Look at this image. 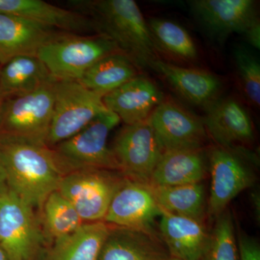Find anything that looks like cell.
Here are the masks:
<instances>
[{
  "mask_svg": "<svg viewBox=\"0 0 260 260\" xmlns=\"http://www.w3.org/2000/svg\"><path fill=\"white\" fill-rule=\"evenodd\" d=\"M252 200L254 202V210H255L256 218L259 219V195L258 193L252 194Z\"/></svg>",
  "mask_w": 260,
  "mask_h": 260,
  "instance_id": "obj_33",
  "label": "cell"
},
{
  "mask_svg": "<svg viewBox=\"0 0 260 260\" xmlns=\"http://www.w3.org/2000/svg\"><path fill=\"white\" fill-rule=\"evenodd\" d=\"M3 95H2L1 93H0V103H1L2 100H3Z\"/></svg>",
  "mask_w": 260,
  "mask_h": 260,
  "instance_id": "obj_35",
  "label": "cell"
},
{
  "mask_svg": "<svg viewBox=\"0 0 260 260\" xmlns=\"http://www.w3.org/2000/svg\"><path fill=\"white\" fill-rule=\"evenodd\" d=\"M169 260H179V259H175V258L171 257L170 259H169Z\"/></svg>",
  "mask_w": 260,
  "mask_h": 260,
  "instance_id": "obj_36",
  "label": "cell"
},
{
  "mask_svg": "<svg viewBox=\"0 0 260 260\" xmlns=\"http://www.w3.org/2000/svg\"><path fill=\"white\" fill-rule=\"evenodd\" d=\"M164 151L201 150L208 133L203 121L172 100H162L148 119Z\"/></svg>",
  "mask_w": 260,
  "mask_h": 260,
  "instance_id": "obj_11",
  "label": "cell"
},
{
  "mask_svg": "<svg viewBox=\"0 0 260 260\" xmlns=\"http://www.w3.org/2000/svg\"><path fill=\"white\" fill-rule=\"evenodd\" d=\"M234 59L244 95L256 107L260 104V64L256 56L243 47L234 51Z\"/></svg>",
  "mask_w": 260,
  "mask_h": 260,
  "instance_id": "obj_29",
  "label": "cell"
},
{
  "mask_svg": "<svg viewBox=\"0 0 260 260\" xmlns=\"http://www.w3.org/2000/svg\"><path fill=\"white\" fill-rule=\"evenodd\" d=\"M138 69L122 53H113L92 65L78 82L104 98L136 77Z\"/></svg>",
  "mask_w": 260,
  "mask_h": 260,
  "instance_id": "obj_24",
  "label": "cell"
},
{
  "mask_svg": "<svg viewBox=\"0 0 260 260\" xmlns=\"http://www.w3.org/2000/svg\"><path fill=\"white\" fill-rule=\"evenodd\" d=\"M111 147L119 172L131 180L148 184L164 148L148 119L124 124Z\"/></svg>",
  "mask_w": 260,
  "mask_h": 260,
  "instance_id": "obj_9",
  "label": "cell"
},
{
  "mask_svg": "<svg viewBox=\"0 0 260 260\" xmlns=\"http://www.w3.org/2000/svg\"><path fill=\"white\" fill-rule=\"evenodd\" d=\"M61 32L21 17L0 14V67L17 56H37Z\"/></svg>",
  "mask_w": 260,
  "mask_h": 260,
  "instance_id": "obj_17",
  "label": "cell"
},
{
  "mask_svg": "<svg viewBox=\"0 0 260 260\" xmlns=\"http://www.w3.org/2000/svg\"><path fill=\"white\" fill-rule=\"evenodd\" d=\"M109 225L85 223L75 232L51 243L42 260H99Z\"/></svg>",
  "mask_w": 260,
  "mask_h": 260,
  "instance_id": "obj_22",
  "label": "cell"
},
{
  "mask_svg": "<svg viewBox=\"0 0 260 260\" xmlns=\"http://www.w3.org/2000/svg\"><path fill=\"white\" fill-rule=\"evenodd\" d=\"M208 172V162L201 150L164 151L154 169L150 186H177L202 182Z\"/></svg>",
  "mask_w": 260,
  "mask_h": 260,
  "instance_id": "obj_21",
  "label": "cell"
},
{
  "mask_svg": "<svg viewBox=\"0 0 260 260\" xmlns=\"http://www.w3.org/2000/svg\"><path fill=\"white\" fill-rule=\"evenodd\" d=\"M0 164L10 191L39 212L63 177L51 148L12 135H0Z\"/></svg>",
  "mask_w": 260,
  "mask_h": 260,
  "instance_id": "obj_2",
  "label": "cell"
},
{
  "mask_svg": "<svg viewBox=\"0 0 260 260\" xmlns=\"http://www.w3.org/2000/svg\"><path fill=\"white\" fill-rule=\"evenodd\" d=\"M158 229L160 239L172 258L202 260L209 247L211 234L200 220L162 209Z\"/></svg>",
  "mask_w": 260,
  "mask_h": 260,
  "instance_id": "obj_14",
  "label": "cell"
},
{
  "mask_svg": "<svg viewBox=\"0 0 260 260\" xmlns=\"http://www.w3.org/2000/svg\"><path fill=\"white\" fill-rule=\"evenodd\" d=\"M126 179L119 171L83 169L64 176L58 191L85 223L104 221L114 194Z\"/></svg>",
  "mask_w": 260,
  "mask_h": 260,
  "instance_id": "obj_6",
  "label": "cell"
},
{
  "mask_svg": "<svg viewBox=\"0 0 260 260\" xmlns=\"http://www.w3.org/2000/svg\"><path fill=\"white\" fill-rule=\"evenodd\" d=\"M246 41L256 49H260V24L259 19L246 30L244 34Z\"/></svg>",
  "mask_w": 260,
  "mask_h": 260,
  "instance_id": "obj_31",
  "label": "cell"
},
{
  "mask_svg": "<svg viewBox=\"0 0 260 260\" xmlns=\"http://www.w3.org/2000/svg\"><path fill=\"white\" fill-rule=\"evenodd\" d=\"M237 246L239 260H260V246L254 238L239 233Z\"/></svg>",
  "mask_w": 260,
  "mask_h": 260,
  "instance_id": "obj_30",
  "label": "cell"
},
{
  "mask_svg": "<svg viewBox=\"0 0 260 260\" xmlns=\"http://www.w3.org/2000/svg\"><path fill=\"white\" fill-rule=\"evenodd\" d=\"M56 81L31 93L3 98L0 103V135L19 137L46 145Z\"/></svg>",
  "mask_w": 260,
  "mask_h": 260,
  "instance_id": "obj_8",
  "label": "cell"
},
{
  "mask_svg": "<svg viewBox=\"0 0 260 260\" xmlns=\"http://www.w3.org/2000/svg\"><path fill=\"white\" fill-rule=\"evenodd\" d=\"M148 25L158 49L181 60L193 61L198 58L196 44L184 27L160 18L150 19Z\"/></svg>",
  "mask_w": 260,
  "mask_h": 260,
  "instance_id": "obj_27",
  "label": "cell"
},
{
  "mask_svg": "<svg viewBox=\"0 0 260 260\" xmlns=\"http://www.w3.org/2000/svg\"><path fill=\"white\" fill-rule=\"evenodd\" d=\"M120 121L116 114L106 111L76 134L51 148L63 177L87 169L119 172L108 138Z\"/></svg>",
  "mask_w": 260,
  "mask_h": 260,
  "instance_id": "obj_3",
  "label": "cell"
},
{
  "mask_svg": "<svg viewBox=\"0 0 260 260\" xmlns=\"http://www.w3.org/2000/svg\"><path fill=\"white\" fill-rule=\"evenodd\" d=\"M189 5L205 30L221 43L233 34L244 35L258 20L252 0H194Z\"/></svg>",
  "mask_w": 260,
  "mask_h": 260,
  "instance_id": "obj_13",
  "label": "cell"
},
{
  "mask_svg": "<svg viewBox=\"0 0 260 260\" xmlns=\"http://www.w3.org/2000/svg\"><path fill=\"white\" fill-rule=\"evenodd\" d=\"M162 75L186 101L194 105L206 107L218 100L222 83L209 72L186 68L157 59L150 66Z\"/></svg>",
  "mask_w": 260,
  "mask_h": 260,
  "instance_id": "obj_20",
  "label": "cell"
},
{
  "mask_svg": "<svg viewBox=\"0 0 260 260\" xmlns=\"http://www.w3.org/2000/svg\"><path fill=\"white\" fill-rule=\"evenodd\" d=\"M69 9L91 20L95 34L110 39L138 68H150L158 50L133 0H70Z\"/></svg>",
  "mask_w": 260,
  "mask_h": 260,
  "instance_id": "obj_1",
  "label": "cell"
},
{
  "mask_svg": "<svg viewBox=\"0 0 260 260\" xmlns=\"http://www.w3.org/2000/svg\"><path fill=\"white\" fill-rule=\"evenodd\" d=\"M0 14L15 15L68 34L95 32L90 19L42 0H0Z\"/></svg>",
  "mask_w": 260,
  "mask_h": 260,
  "instance_id": "obj_18",
  "label": "cell"
},
{
  "mask_svg": "<svg viewBox=\"0 0 260 260\" xmlns=\"http://www.w3.org/2000/svg\"><path fill=\"white\" fill-rule=\"evenodd\" d=\"M108 109L103 97L75 80H56L46 145L53 148L83 129Z\"/></svg>",
  "mask_w": 260,
  "mask_h": 260,
  "instance_id": "obj_7",
  "label": "cell"
},
{
  "mask_svg": "<svg viewBox=\"0 0 260 260\" xmlns=\"http://www.w3.org/2000/svg\"><path fill=\"white\" fill-rule=\"evenodd\" d=\"M161 213L150 186L126 178L114 194L104 221L158 236L155 225Z\"/></svg>",
  "mask_w": 260,
  "mask_h": 260,
  "instance_id": "obj_12",
  "label": "cell"
},
{
  "mask_svg": "<svg viewBox=\"0 0 260 260\" xmlns=\"http://www.w3.org/2000/svg\"><path fill=\"white\" fill-rule=\"evenodd\" d=\"M203 123L207 133L218 146L235 148L252 143L254 126L250 116L237 100L231 98L217 101L207 109Z\"/></svg>",
  "mask_w": 260,
  "mask_h": 260,
  "instance_id": "obj_16",
  "label": "cell"
},
{
  "mask_svg": "<svg viewBox=\"0 0 260 260\" xmlns=\"http://www.w3.org/2000/svg\"><path fill=\"white\" fill-rule=\"evenodd\" d=\"M39 213L49 246L85 223L73 205L58 190L47 197Z\"/></svg>",
  "mask_w": 260,
  "mask_h": 260,
  "instance_id": "obj_26",
  "label": "cell"
},
{
  "mask_svg": "<svg viewBox=\"0 0 260 260\" xmlns=\"http://www.w3.org/2000/svg\"><path fill=\"white\" fill-rule=\"evenodd\" d=\"M9 191V186H8V181H7L4 169L0 164V196L6 194Z\"/></svg>",
  "mask_w": 260,
  "mask_h": 260,
  "instance_id": "obj_32",
  "label": "cell"
},
{
  "mask_svg": "<svg viewBox=\"0 0 260 260\" xmlns=\"http://www.w3.org/2000/svg\"><path fill=\"white\" fill-rule=\"evenodd\" d=\"M164 99L162 92L151 80L138 75L104 96L103 102L108 110L129 125L147 120Z\"/></svg>",
  "mask_w": 260,
  "mask_h": 260,
  "instance_id": "obj_15",
  "label": "cell"
},
{
  "mask_svg": "<svg viewBox=\"0 0 260 260\" xmlns=\"http://www.w3.org/2000/svg\"><path fill=\"white\" fill-rule=\"evenodd\" d=\"M0 246L10 260H42L49 246L39 213L10 191L0 196Z\"/></svg>",
  "mask_w": 260,
  "mask_h": 260,
  "instance_id": "obj_5",
  "label": "cell"
},
{
  "mask_svg": "<svg viewBox=\"0 0 260 260\" xmlns=\"http://www.w3.org/2000/svg\"><path fill=\"white\" fill-rule=\"evenodd\" d=\"M202 260H239L234 220L229 211L217 217L209 247Z\"/></svg>",
  "mask_w": 260,
  "mask_h": 260,
  "instance_id": "obj_28",
  "label": "cell"
},
{
  "mask_svg": "<svg viewBox=\"0 0 260 260\" xmlns=\"http://www.w3.org/2000/svg\"><path fill=\"white\" fill-rule=\"evenodd\" d=\"M170 258L158 235L109 225L99 260H169Z\"/></svg>",
  "mask_w": 260,
  "mask_h": 260,
  "instance_id": "obj_19",
  "label": "cell"
},
{
  "mask_svg": "<svg viewBox=\"0 0 260 260\" xmlns=\"http://www.w3.org/2000/svg\"><path fill=\"white\" fill-rule=\"evenodd\" d=\"M0 260H10L8 254H6L1 246H0Z\"/></svg>",
  "mask_w": 260,
  "mask_h": 260,
  "instance_id": "obj_34",
  "label": "cell"
},
{
  "mask_svg": "<svg viewBox=\"0 0 260 260\" xmlns=\"http://www.w3.org/2000/svg\"><path fill=\"white\" fill-rule=\"evenodd\" d=\"M55 80L37 56H17L0 67L3 98L31 93Z\"/></svg>",
  "mask_w": 260,
  "mask_h": 260,
  "instance_id": "obj_23",
  "label": "cell"
},
{
  "mask_svg": "<svg viewBox=\"0 0 260 260\" xmlns=\"http://www.w3.org/2000/svg\"><path fill=\"white\" fill-rule=\"evenodd\" d=\"M252 157L246 150L217 146L209 154L211 185L208 213L215 218L223 213L228 205L239 193L251 187L255 175L249 165Z\"/></svg>",
  "mask_w": 260,
  "mask_h": 260,
  "instance_id": "obj_10",
  "label": "cell"
},
{
  "mask_svg": "<svg viewBox=\"0 0 260 260\" xmlns=\"http://www.w3.org/2000/svg\"><path fill=\"white\" fill-rule=\"evenodd\" d=\"M116 52L120 51L104 36L61 32L39 49L37 56L54 79L78 81L96 61Z\"/></svg>",
  "mask_w": 260,
  "mask_h": 260,
  "instance_id": "obj_4",
  "label": "cell"
},
{
  "mask_svg": "<svg viewBox=\"0 0 260 260\" xmlns=\"http://www.w3.org/2000/svg\"><path fill=\"white\" fill-rule=\"evenodd\" d=\"M149 186L161 209L203 222L206 194L203 183L169 186Z\"/></svg>",
  "mask_w": 260,
  "mask_h": 260,
  "instance_id": "obj_25",
  "label": "cell"
}]
</instances>
